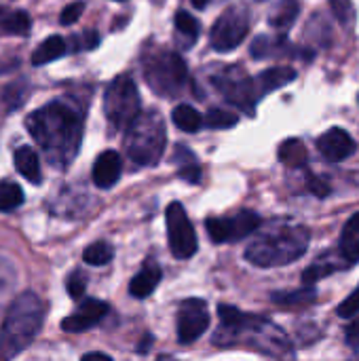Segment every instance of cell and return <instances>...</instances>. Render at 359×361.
<instances>
[{
	"label": "cell",
	"instance_id": "6da1fadb",
	"mask_svg": "<svg viewBox=\"0 0 359 361\" xmlns=\"http://www.w3.org/2000/svg\"><path fill=\"white\" fill-rule=\"evenodd\" d=\"M25 127L53 167L66 169L78 154L83 140V112L76 106L61 99L51 102L34 110L25 118Z\"/></svg>",
	"mask_w": 359,
	"mask_h": 361
},
{
	"label": "cell",
	"instance_id": "7a4b0ae2",
	"mask_svg": "<svg viewBox=\"0 0 359 361\" xmlns=\"http://www.w3.org/2000/svg\"><path fill=\"white\" fill-rule=\"evenodd\" d=\"M218 317L220 330L214 334L218 347L241 345L279 361H292L294 357L290 338L273 322L260 315H248L231 305H218Z\"/></svg>",
	"mask_w": 359,
	"mask_h": 361
},
{
	"label": "cell",
	"instance_id": "3957f363",
	"mask_svg": "<svg viewBox=\"0 0 359 361\" xmlns=\"http://www.w3.org/2000/svg\"><path fill=\"white\" fill-rule=\"evenodd\" d=\"M311 233L296 222H273L262 228L254 243L245 250V260L260 269L284 267L296 262L309 247Z\"/></svg>",
	"mask_w": 359,
	"mask_h": 361
},
{
	"label": "cell",
	"instance_id": "277c9868",
	"mask_svg": "<svg viewBox=\"0 0 359 361\" xmlns=\"http://www.w3.org/2000/svg\"><path fill=\"white\" fill-rule=\"evenodd\" d=\"M44 322V305L34 292L19 294L0 326V361H11L38 336Z\"/></svg>",
	"mask_w": 359,
	"mask_h": 361
},
{
	"label": "cell",
	"instance_id": "5b68a950",
	"mask_svg": "<svg viewBox=\"0 0 359 361\" xmlns=\"http://www.w3.org/2000/svg\"><path fill=\"white\" fill-rule=\"evenodd\" d=\"M167 146L165 121L159 112L148 110L140 114L125 135V150L129 159L142 167L157 165Z\"/></svg>",
	"mask_w": 359,
	"mask_h": 361
},
{
	"label": "cell",
	"instance_id": "8992f818",
	"mask_svg": "<svg viewBox=\"0 0 359 361\" xmlns=\"http://www.w3.org/2000/svg\"><path fill=\"white\" fill-rule=\"evenodd\" d=\"M144 78L157 95L174 97L184 91L188 82V70L178 53L152 51L144 57Z\"/></svg>",
	"mask_w": 359,
	"mask_h": 361
},
{
	"label": "cell",
	"instance_id": "52a82bcc",
	"mask_svg": "<svg viewBox=\"0 0 359 361\" xmlns=\"http://www.w3.org/2000/svg\"><path fill=\"white\" fill-rule=\"evenodd\" d=\"M104 114L112 129H129L140 116V93L131 76H116L104 93Z\"/></svg>",
	"mask_w": 359,
	"mask_h": 361
},
{
	"label": "cell",
	"instance_id": "ba28073f",
	"mask_svg": "<svg viewBox=\"0 0 359 361\" xmlns=\"http://www.w3.org/2000/svg\"><path fill=\"white\" fill-rule=\"evenodd\" d=\"M250 32V11L241 4L229 6L212 27L209 42L216 51L229 53L237 49Z\"/></svg>",
	"mask_w": 359,
	"mask_h": 361
},
{
	"label": "cell",
	"instance_id": "9c48e42d",
	"mask_svg": "<svg viewBox=\"0 0 359 361\" xmlns=\"http://www.w3.org/2000/svg\"><path fill=\"white\" fill-rule=\"evenodd\" d=\"M212 82L231 104H235L239 110H243L250 116L254 114V108L258 104L254 97V78H250L243 68L229 66L218 74H214Z\"/></svg>",
	"mask_w": 359,
	"mask_h": 361
},
{
	"label": "cell",
	"instance_id": "30bf717a",
	"mask_svg": "<svg viewBox=\"0 0 359 361\" xmlns=\"http://www.w3.org/2000/svg\"><path fill=\"white\" fill-rule=\"evenodd\" d=\"M165 220H167V241H169V250L178 260H188L197 254V233L186 216V209L182 203L174 201L169 203L167 212H165Z\"/></svg>",
	"mask_w": 359,
	"mask_h": 361
},
{
	"label": "cell",
	"instance_id": "8fae6325",
	"mask_svg": "<svg viewBox=\"0 0 359 361\" xmlns=\"http://www.w3.org/2000/svg\"><path fill=\"white\" fill-rule=\"evenodd\" d=\"M262 220L256 212L252 209H241L239 214L231 218H207L205 228L212 237L214 243H231L250 237L260 228Z\"/></svg>",
	"mask_w": 359,
	"mask_h": 361
},
{
	"label": "cell",
	"instance_id": "7c38bea8",
	"mask_svg": "<svg viewBox=\"0 0 359 361\" xmlns=\"http://www.w3.org/2000/svg\"><path fill=\"white\" fill-rule=\"evenodd\" d=\"M178 341L182 345H190L199 341L209 328L207 302L201 298H188L178 309Z\"/></svg>",
	"mask_w": 359,
	"mask_h": 361
},
{
	"label": "cell",
	"instance_id": "4fadbf2b",
	"mask_svg": "<svg viewBox=\"0 0 359 361\" xmlns=\"http://www.w3.org/2000/svg\"><path fill=\"white\" fill-rule=\"evenodd\" d=\"M317 150L330 163H341V161H347L358 150V144L345 129L332 127L324 135L317 137Z\"/></svg>",
	"mask_w": 359,
	"mask_h": 361
},
{
	"label": "cell",
	"instance_id": "5bb4252c",
	"mask_svg": "<svg viewBox=\"0 0 359 361\" xmlns=\"http://www.w3.org/2000/svg\"><path fill=\"white\" fill-rule=\"evenodd\" d=\"M110 307L102 300H95V298H89L85 300L78 311L70 317H66L61 322V330L68 332V334H78V332H87L89 328H93L95 324H99L106 315H108Z\"/></svg>",
	"mask_w": 359,
	"mask_h": 361
},
{
	"label": "cell",
	"instance_id": "9a60e30c",
	"mask_svg": "<svg viewBox=\"0 0 359 361\" xmlns=\"http://www.w3.org/2000/svg\"><path fill=\"white\" fill-rule=\"evenodd\" d=\"M123 171V163H121V154L116 150H104L95 163H93V184L102 190L112 188Z\"/></svg>",
	"mask_w": 359,
	"mask_h": 361
},
{
	"label": "cell",
	"instance_id": "2e32d148",
	"mask_svg": "<svg viewBox=\"0 0 359 361\" xmlns=\"http://www.w3.org/2000/svg\"><path fill=\"white\" fill-rule=\"evenodd\" d=\"M294 78H296V70L290 68V66H277V68H269V70L260 72L254 78V97H256V102H260L264 95L286 87Z\"/></svg>",
	"mask_w": 359,
	"mask_h": 361
},
{
	"label": "cell",
	"instance_id": "e0dca14e",
	"mask_svg": "<svg viewBox=\"0 0 359 361\" xmlns=\"http://www.w3.org/2000/svg\"><path fill=\"white\" fill-rule=\"evenodd\" d=\"M161 267L154 262V260H148L144 267H142V271L131 279V283H129V294L133 296V298H148L154 290H157V286L161 283Z\"/></svg>",
	"mask_w": 359,
	"mask_h": 361
},
{
	"label": "cell",
	"instance_id": "ac0fdd59",
	"mask_svg": "<svg viewBox=\"0 0 359 361\" xmlns=\"http://www.w3.org/2000/svg\"><path fill=\"white\" fill-rule=\"evenodd\" d=\"M15 169L30 182V184H40L42 182V169H40V159L36 150L30 146H19L15 150Z\"/></svg>",
	"mask_w": 359,
	"mask_h": 361
},
{
	"label": "cell",
	"instance_id": "d6986e66",
	"mask_svg": "<svg viewBox=\"0 0 359 361\" xmlns=\"http://www.w3.org/2000/svg\"><path fill=\"white\" fill-rule=\"evenodd\" d=\"M32 27V19L25 11L21 8H11V6H0V32L4 34H17L23 36Z\"/></svg>",
	"mask_w": 359,
	"mask_h": 361
},
{
	"label": "cell",
	"instance_id": "ffe728a7",
	"mask_svg": "<svg viewBox=\"0 0 359 361\" xmlns=\"http://www.w3.org/2000/svg\"><path fill=\"white\" fill-rule=\"evenodd\" d=\"M341 256L347 264L359 262V214L351 216L341 235Z\"/></svg>",
	"mask_w": 359,
	"mask_h": 361
},
{
	"label": "cell",
	"instance_id": "44dd1931",
	"mask_svg": "<svg viewBox=\"0 0 359 361\" xmlns=\"http://www.w3.org/2000/svg\"><path fill=\"white\" fill-rule=\"evenodd\" d=\"M279 161L290 169H300V167H307L309 152H307V148H305V144L300 140L292 137V140H286L279 146Z\"/></svg>",
	"mask_w": 359,
	"mask_h": 361
},
{
	"label": "cell",
	"instance_id": "7402d4cb",
	"mask_svg": "<svg viewBox=\"0 0 359 361\" xmlns=\"http://www.w3.org/2000/svg\"><path fill=\"white\" fill-rule=\"evenodd\" d=\"M174 161L178 163V176L188 182V184H199L201 182V167L197 163V157L184 148V146H176V154H174Z\"/></svg>",
	"mask_w": 359,
	"mask_h": 361
},
{
	"label": "cell",
	"instance_id": "603a6c76",
	"mask_svg": "<svg viewBox=\"0 0 359 361\" xmlns=\"http://www.w3.org/2000/svg\"><path fill=\"white\" fill-rule=\"evenodd\" d=\"M271 300L279 307H309L317 300V290L313 286H305L294 292H273Z\"/></svg>",
	"mask_w": 359,
	"mask_h": 361
},
{
	"label": "cell",
	"instance_id": "cb8c5ba5",
	"mask_svg": "<svg viewBox=\"0 0 359 361\" xmlns=\"http://www.w3.org/2000/svg\"><path fill=\"white\" fill-rule=\"evenodd\" d=\"M298 13H300L298 0H279V2L275 4V8L271 11L269 23H271L275 30H281V32H284V30H288V27L294 25Z\"/></svg>",
	"mask_w": 359,
	"mask_h": 361
},
{
	"label": "cell",
	"instance_id": "d4e9b609",
	"mask_svg": "<svg viewBox=\"0 0 359 361\" xmlns=\"http://www.w3.org/2000/svg\"><path fill=\"white\" fill-rule=\"evenodd\" d=\"M66 51H68L66 40H63L61 36H51V38H47L44 42L38 44V49H36L34 55H32V63H34V66L51 63V61L59 59Z\"/></svg>",
	"mask_w": 359,
	"mask_h": 361
},
{
	"label": "cell",
	"instance_id": "484cf974",
	"mask_svg": "<svg viewBox=\"0 0 359 361\" xmlns=\"http://www.w3.org/2000/svg\"><path fill=\"white\" fill-rule=\"evenodd\" d=\"M171 118H174V125L182 131H188V133H195L203 127V116L188 104H180L174 112H171Z\"/></svg>",
	"mask_w": 359,
	"mask_h": 361
},
{
	"label": "cell",
	"instance_id": "4316f807",
	"mask_svg": "<svg viewBox=\"0 0 359 361\" xmlns=\"http://www.w3.org/2000/svg\"><path fill=\"white\" fill-rule=\"evenodd\" d=\"M25 197L19 184L11 182V180H0V212H13L19 205H23Z\"/></svg>",
	"mask_w": 359,
	"mask_h": 361
},
{
	"label": "cell",
	"instance_id": "83f0119b",
	"mask_svg": "<svg viewBox=\"0 0 359 361\" xmlns=\"http://www.w3.org/2000/svg\"><path fill=\"white\" fill-rule=\"evenodd\" d=\"M112 258H114V247L106 241H95L83 252V260L91 267H104L112 262Z\"/></svg>",
	"mask_w": 359,
	"mask_h": 361
},
{
	"label": "cell",
	"instance_id": "f1b7e54d",
	"mask_svg": "<svg viewBox=\"0 0 359 361\" xmlns=\"http://www.w3.org/2000/svg\"><path fill=\"white\" fill-rule=\"evenodd\" d=\"M239 123V114L222 110V108H212L205 114V125L209 129H231Z\"/></svg>",
	"mask_w": 359,
	"mask_h": 361
},
{
	"label": "cell",
	"instance_id": "f546056e",
	"mask_svg": "<svg viewBox=\"0 0 359 361\" xmlns=\"http://www.w3.org/2000/svg\"><path fill=\"white\" fill-rule=\"evenodd\" d=\"M176 30H178V34H182L186 38L188 44H193L199 36V21L193 15H188L186 11H178L176 13Z\"/></svg>",
	"mask_w": 359,
	"mask_h": 361
},
{
	"label": "cell",
	"instance_id": "4dcf8cb0",
	"mask_svg": "<svg viewBox=\"0 0 359 361\" xmlns=\"http://www.w3.org/2000/svg\"><path fill=\"white\" fill-rule=\"evenodd\" d=\"M334 271H339V264H328V260L320 258L315 264H311V267L303 273V283H305V286H313V283H317L320 279L332 275Z\"/></svg>",
	"mask_w": 359,
	"mask_h": 361
},
{
	"label": "cell",
	"instance_id": "1f68e13d",
	"mask_svg": "<svg viewBox=\"0 0 359 361\" xmlns=\"http://www.w3.org/2000/svg\"><path fill=\"white\" fill-rule=\"evenodd\" d=\"M66 292L72 300H80L87 292V279L80 271H72L66 279Z\"/></svg>",
	"mask_w": 359,
	"mask_h": 361
},
{
	"label": "cell",
	"instance_id": "d6a6232c",
	"mask_svg": "<svg viewBox=\"0 0 359 361\" xmlns=\"http://www.w3.org/2000/svg\"><path fill=\"white\" fill-rule=\"evenodd\" d=\"M336 313L343 317V319H349V317H358L359 315V286L353 290V294L345 300V302H341L339 305V309H336Z\"/></svg>",
	"mask_w": 359,
	"mask_h": 361
},
{
	"label": "cell",
	"instance_id": "836d02e7",
	"mask_svg": "<svg viewBox=\"0 0 359 361\" xmlns=\"http://www.w3.org/2000/svg\"><path fill=\"white\" fill-rule=\"evenodd\" d=\"M83 11H85V2H72V4H68L61 11V15H59L61 25H72L74 21H78V17L83 15Z\"/></svg>",
	"mask_w": 359,
	"mask_h": 361
},
{
	"label": "cell",
	"instance_id": "e575fe53",
	"mask_svg": "<svg viewBox=\"0 0 359 361\" xmlns=\"http://www.w3.org/2000/svg\"><path fill=\"white\" fill-rule=\"evenodd\" d=\"M307 186H309V190H311L317 199H326V197L330 195V186H328L322 178H317V176H313V173H307Z\"/></svg>",
	"mask_w": 359,
	"mask_h": 361
},
{
	"label": "cell",
	"instance_id": "d590c367",
	"mask_svg": "<svg viewBox=\"0 0 359 361\" xmlns=\"http://www.w3.org/2000/svg\"><path fill=\"white\" fill-rule=\"evenodd\" d=\"M97 42H99V36H97V32H93V30L85 32L80 40H78V38H74V44H76L78 49H95V47H97Z\"/></svg>",
	"mask_w": 359,
	"mask_h": 361
},
{
	"label": "cell",
	"instance_id": "8d00e7d4",
	"mask_svg": "<svg viewBox=\"0 0 359 361\" xmlns=\"http://www.w3.org/2000/svg\"><path fill=\"white\" fill-rule=\"evenodd\" d=\"M345 338H347V343L353 347V349H359V315L358 319L347 328V334H345Z\"/></svg>",
	"mask_w": 359,
	"mask_h": 361
},
{
	"label": "cell",
	"instance_id": "74e56055",
	"mask_svg": "<svg viewBox=\"0 0 359 361\" xmlns=\"http://www.w3.org/2000/svg\"><path fill=\"white\" fill-rule=\"evenodd\" d=\"M152 343H154V336H152V334H146V336L140 341V345H138V353H142V355L148 353V349H150Z\"/></svg>",
	"mask_w": 359,
	"mask_h": 361
},
{
	"label": "cell",
	"instance_id": "f35d334b",
	"mask_svg": "<svg viewBox=\"0 0 359 361\" xmlns=\"http://www.w3.org/2000/svg\"><path fill=\"white\" fill-rule=\"evenodd\" d=\"M80 361H112L106 353H87Z\"/></svg>",
	"mask_w": 359,
	"mask_h": 361
},
{
	"label": "cell",
	"instance_id": "ab89813d",
	"mask_svg": "<svg viewBox=\"0 0 359 361\" xmlns=\"http://www.w3.org/2000/svg\"><path fill=\"white\" fill-rule=\"evenodd\" d=\"M207 2H209V0H193V4H195L197 8H205V6H207Z\"/></svg>",
	"mask_w": 359,
	"mask_h": 361
},
{
	"label": "cell",
	"instance_id": "60d3db41",
	"mask_svg": "<svg viewBox=\"0 0 359 361\" xmlns=\"http://www.w3.org/2000/svg\"><path fill=\"white\" fill-rule=\"evenodd\" d=\"M159 361H176V360H169L167 355H161V357H159Z\"/></svg>",
	"mask_w": 359,
	"mask_h": 361
},
{
	"label": "cell",
	"instance_id": "b9f144b4",
	"mask_svg": "<svg viewBox=\"0 0 359 361\" xmlns=\"http://www.w3.org/2000/svg\"><path fill=\"white\" fill-rule=\"evenodd\" d=\"M116 2H123V0H116Z\"/></svg>",
	"mask_w": 359,
	"mask_h": 361
},
{
	"label": "cell",
	"instance_id": "7bdbcfd3",
	"mask_svg": "<svg viewBox=\"0 0 359 361\" xmlns=\"http://www.w3.org/2000/svg\"><path fill=\"white\" fill-rule=\"evenodd\" d=\"M258 2H262V0H258Z\"/></svg>",
	"mask_w": 359,
	"mask_h": 361
}]
</instances>
